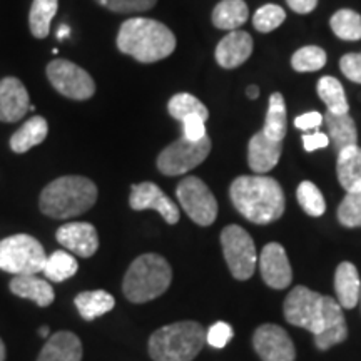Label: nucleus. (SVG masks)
<instances>
[{
  "label": "nucleus",
  "instance_id": "f257e3e1",
  "mask_svg": "<svg viewBox=\"0 0 361 361\" xmlns=\"http://www.w3.org/2000/svg\"><path fill=\"white\" fill-rule=\"evenodd\" d=\"M229 196L236 209L255 224H269L284 213V192L269 176H241L234 179Z\"/></svg>",
  "mask_w": 361,
  "mask_h": 361
},
{
  "label": "nucleus",
  "instance_id": "f03ea898",
  "mask_svg": "<svg viewBox=\"0 0 361 361\" xmlns=\"http://www.w3.org/2000/svg\"><path fill=\"white\" fill-rule=\"evenodd\" d=\"M117 47L137 62L152 64L174 52L176 37L161 22L146 17H133L121 25Z\"/></svg>",
  "mask_w": 361,
  "mask_h": 361
},
{
  "label": "nucleus",
  "instance_id": "7ed1b4c3",
  "mask_svg": "<svg viewBox=\"0 0 361 361\" xmlns=\"http://www.w3.org/2000/svg\"><path fill=\"white\" fill-rule=\"evenodd\" d=\"M97 201V188L84 176H62L44 188L40 211L54 219H71L84 214Z\"/></svg>",
  "mask_w": 361,
  "mask_h": 361
},
{
  "label": "nucleus",
  "instance_id": "20e7f679",
  "mask_svg": "<svg viewBox=\"0 0 361 361\" xmlns=\"http://www.w3.org/2000/svg\"><path fill=\"white\" fill-rule=\"evenodd\" d=\"M206 343V331L196 322H179L162 326L149 340V355L154 361H192Z\"/></svg>",
  "mask_w": 361,
  "mask_h": 361
},
{
  "label": "nucleus",
  "instance_id": "39448f33",
  "mask_svg": "<svg viewBox=\"0 0 361 361\" xmlns=\"http://www.w3.org/2000/svg\"><path fill=\"white\" fill-rule=\"evenodd\" d=\"M173 281V269L162 256L147 252L139 256L129 266L124 276V295L133 303H147L156 300L169 288Z\"/></svg>",
  "mask_w": 361,
  "mask_h": 361
},
{
  "label": "nucleus",
  "instance_id": "423d86ee",
  "mask_svg": "<svg viewBox=\"0 0 361 361\" xmlns=\"http://www.w3.org/2000/svg\"><path fill=\"white\" fill-rule=\"evenodd\" d=\"M44 247L29 234H13L0 241V269L13 276L37 274L45 264Z\"/></svg>",
  "mask_w": 361,
  "mask_h": 361
},
{
  "label": "nucleus",
  "instance_id": "0eeeda50",
  "mask_svg": "<svg viewBox=\"0 0 361 361\" xmlns=\"http://www.w3.org/2000/svg\"><path fill=\"white\" fill-rule=\"evenodd\" d=\"M221 246H223L224 259L231 274L239 281H246L256 269V246L252 238L241 226H226L221 233Z\"/></svg>",
  "mask_w": 361,
  "mask_h": 361
},
{
  "label": "nucleus",
  "instance_id": "6e6552de",
  "mask_svg": "<svg viewBox=\"0 0 361 361\" xmlns=\"http://www.w3.org/2000/svg\"><path fill=\"white\" fill-rule=\"evenodd\" d=\"M211 152V139L202 137L201 141H189L183 137L169 144L157 157V169L166 176L186 174L206 161Z\"/></svg>",
  "mask_w": 361,
  "mask_h": 361
},
{
  "label": "nucleus",
  "instance_id": "1a4fd4ad",
  "mask_svg": "<svg viewBox=\"0 0 361 361\" xmlns=\"http://www.w3.org/2000/svg\"><path fill=\"white\" fill-rule=\"evenodd\" d=\"M179 204L194 223L200 226H211L218 218V201L214 194L206 186L204 180L196 176H188L176 189Z\"/></svg>",
  "mask_w": 361,
  "mask_h": 361
},
{
  "label": "nucleus",
  "instance_id": "9d476101",
  "mask_svg": "<svg viewBox=\"0 0 361 361\" xmlns=\"http://www.w3.org/2000/svg\"><path fill=\"white\" fill-rule=\"evenodd\" d=\"M284 318L290 324L318 335L323 329V296L306 286H296L284 300Z\"/></svg>",
  "mask_w": 361,
  "mask_h": 361
},
{
  "label": "nucleus",
  "instance_id": "9b49d317",
  "mask_svg": "<svg viewBox=\"0 0 361 361\" xmlns=\"http://www.w3.org/2000/svg\"><path fill=\"white\" fill-rule=\"evenodd\" d=\"M47 78L59 94L74 101H85L96 92L89 72L66 59H56L47 66Z\"/></svg>",
  "mask_w": 361,
  "mask_h": 361
},
{
  "label": "nucleus",
  "instance_id": "f8f14e48",
  "mask_svg": "<svg viewBox=\"0 0 361 361\" xmlns=\"http://www.w3.org/2000/svg\"><path fill=\"white\" fill-rule=\"evenodd\" d=\"M252 346L261 361H295L296 358L290 335L278 324H263L256 329Z\"/></svg>",
  "mask_w": 361,
  "mask_h": 361
},
{
  "label": "nucleus",
  "instance_id": "ddd939ff",
  "mask_svg": "<svg viewBox=\"0 0 361 361\" xmlns=\"http://www.w3.org/2000/svg\"><path fill=\"white\" fill-rule=\"evenodd\" d=\"M129 206L134 211H144V209H154L164 218L166 223L176 224L180 218L179 207L174 204L171 197L166 196L161 191L159 186L154 183H141L134 184L130 188V197Z\"/></svg>",
  "mask_w": 361,
  "mask_h": 361
},
{
  "label": "nucleus",
  "instance_id": "4468645a",
  "mask_svg": "<svg viewBox=\"0 0 361 361\" xmlns=\"http://www.w3.org/2000/svg\"><path fill=\"white\" fill-rule=\"evenodd\" d=\"M259 269L263 281L273 290H284L291 284L293 271L286 251L278 243H269L259 256Z\"/></svg>",
  "mask_w": 361,
  "mask_h": 361
},
{
  "label": "nucleus",
  "instance_id": "2eb2a0df",
  "mask_svg": "<svg viewBox=\"0 0 361 361\" xmlns=\"http://www.w3.org/2000/svg\"><path fill=\"white\" fill-rule=\"evenodd\" d=\"M348 338V328H346L343 308L335 298L323 296V329L314 335L316 348L326 351L331 346L340 345Z\"/></svg>",
  "mask_w": 361,
  "mask_h": 361
},
{
  "label": "nucleus",
  "instance_id": "dca6fc26",
  "mask_svg": "<svg viewBox=\"0 0 361 361\" xmlns=\"http://www.w3.org/2000/svg\"><path fill=\"white\" fill-rule=\"evenodd\" d=\"M57 241L80 258H90L99 247L96 228L89 223H67L57 229Z\"/></svg>",
  "mask_w": 361,
  "mask_h": 361
},
{
  "label": "nucleus",
  "instance_id": "f3484780",
  "mask_svg": "<svg viewBox=\"0 0 361 361\" xmlns=\"http://www.w3.org/2000/svg\"><path fill=\"white\" fill-rule=\"evenodd\" d=\"M30 101L25 85L17 78L0 80V121L17 123L29 112Z\"/></svg>",
  "mask_w": 361,
  "mask_h": 361
},
{
  "label": "nucleus",
  "instance_id": "a211bd4d",
  "mask_svg": "<svg viewBox=\"0 0 361 361\" xmlns=\"http://www.w3.org/2000/svg\"><path fill=\"white\" fill-rule=\"evenodd\" d=\"M252 39L245 30H231L216 47V61L223 69H236L250 59Z\"/></svg>",
  "mask_w": 361,
  "mask_h": 361
},
{
  "label": "nucleus",
  "instance_id": "6ab92c4d",
  "mask_svg": "<svg viewBox=\"0 0 361 361\" xmlns=\"http://www.w3.org/2000/svg\"><path fill=\"white\" fill-rule=\"evenodd\" d=\"M283 142L273 141L263 130L256 133L251 137L250 147H247V162L255 173H268L278 164L281 157Z\"/></svg>",
  "mask_w": 361,
  "mask_h": 361
},
{
  "label": "nucleus",
  "instance_id": "aec40b11",
  "mask_svg": "<svg viewBox=\"0 0 361 361\" xmlns=\"http://www.w3.org/2000/svg\"><path fill=\"white\" fill-rule=\"evenodd\" d=\"M82 343L72 331H57L47 338L37 361H80Z\"/></svg>",
  "mask_w": 361,
  "mask_h": 361
},
{
  "label": "nucleus",
  "instance_id": "412c9836",
  "mask_svg": "<svg viewBox=\"0 0 361 361\" xmlns=\"http://www.w3.org/2000/svg\"><path fill=\"white\" fill-rule=\"evenodd\" d=\"M335 291L341 308L353 310L360 301L361 279L353 263H341L335 273Z\"/></svg>",
  "mask_w": 361,
  "mask_h": 361
},
{
  "label": "nucleus",
  "instance_id": "4be33fe9",
  "mask_svg": "<svg viewBox=\"0 0 361 361\" xmlns=\"http://www.w3.org/2000/svg\"><path fill=\"white\" fill-rule=\"evenodd\" d=\"M11 291L19 298H27L32 300L35 305L45 306L52 305L56 300V293H54L52 286L45 279L39 278L37 274H22V276H16L8 284Z\"/></svg>",
  "mask_w": 361,
  "mask_h": 361
},
{
  "label": "nucleus",
  "instance_id": "5701e85b",
  "mask_svg": "<svg viewBox=\"0 0 361 361\" xmlns=\"http://www.w3.org/2000/svg\"><path fill=\"white\" fill-rule=\"evenodd\" d=\"M323 123L326 124L328 137L329 141L335 144L338 152L343 151L345 147L356 146L358 130H356V124L350 114H333V112L328 111L323 116Z\"/></svg>",
  "mask_w": 361,
  "mask_h": 361
},
{
  "label": "nucleus",
  "instance_id": "b1692460",
  "mask_svg": "<svg viewBox=\"0 0 361 361\" xmlns=\"http://www.w3.org/2000/svg\"><path fill=\"white\" fill-rule=\"evenodd\" d=\"M49 133V124L42 116L30 117L27 123L17 129L11 137V147L17 154H24L30 149L45 141Z\"/></svg>",
  "mask_w": 361,
  "mask_h": 361
},
{
  "label": "nucleus",
  "instance_id": "393cba45",
  "mask_svg": "<svg viewBox=\"0 0 361 361\" xmlns=\"http://www.w3.org/2000/svg\"><path fill=\"white\" fill-rule=\"evenodd\" d=\"M250 17L245 0H221L213 11V24L223 30H236Z\"/></svg>",
  "mask_w": 361,
  "mask_h": 361
},
{
  "label": "nucleus",
  "instance_id": "a878e982",
  "mask_svg": "<svg viewBox=\"0 0 361 361\" xmlns=\"http://www.w3.org/2000/svg\"><path fill=\"white\" fill-rule=\"evenodd\" d=\"M74 303L78 306L79 314L82 316L85 322H92V319L99 318V316L109 313L114 308L116 300L112 298L111 293L96 290L80 293V295L75 296Z\"/></svg>",
  "mask_w": 361,
  "mask_h": 361
},
{
  "label": "nucleus",
  "instance_id": "bb28decb",
  "mask_svg": "<svg viewBox=\"0 0 361 361\" xmlns=\"http://www.w3.org/2000/svg\"><path fill=\"white\" fill-rule=\"evenodd\" d=\"M336 174L345 191L361 183V147L350 146L338 152Z\"/></svg>",
  "mask_w": 361,
  "mask_h": 361
},
{
  "label": "nucleus",
  "instance_id": "cd10ccee",
  "mask_svg": "<svg viewBox=\"0 0 361 361\" xmlns=\"http://www.w3.org/2000/svg\"><path fill=\"white\" fill-rule=\"evenodd\" d=\"M286 102L281 92H273L269 97L268 114H266V123L263 133L273 141L283 142L286 135Z\"/></svg>",
  "mask_w": 361,
  "mask_h": 361
},
{
  "label": "nucleus",
  "instance_id": "c85d7f7f",
  "mask_svg": "<svg viewBox=\"0 0 361 361\" xmlns=\"http://www.w3.org/2000/svg\"><path fill=\"white\" fill-rule=\"evenodd\" d=\"M318 96L326 104L328 111L333 114H350V104L345 96L341 82L331 75H324L318 80Z\"/></svg>",
  "mask_w": 361,
  "mask_h": 361
},
{
  "label": "nucleus",
  "instance_id": "c756f323",
  "mask_svg": "<svg viewBox=\"0 0 361 361\" xmlns=\"http://www.w3.org/2000/svg\"><path fill=\"white\" fill-rule=\"evenodd\" d=\"M59 0H34L30 7L29 25L35 39H45L51 32V22L56 17Z\"/></svg>",
  "mask_w": 361,
  "mask_h": 361
},
{
  "label": "nucleus",
  "instance_id": "7c9ffc66",
  "mask_svg": "<svg viewBox=\"0 0 361 361\" xmlns=\"http://www.w3.org/2000/svg\"><path fill=\"white\" fill-rule=\"evenodd\" d=\"M79 264L74 256L69 255L67 251H56L45 258L44 274L45 278L52 279L56 283H62L69 279L78 273Z\"/></svg>",
  "mask_w": 361,
  "mask_h": 361
},
{
  "label": "nucleus",
  "instance_id": "2f4dec72",
  "mask_svg": "<svg viewBox=\"0 0 361 361\" xmlns=\"http://www.w3.org/2000/svg\"><path fill=\"white\" fill-rule=\"evenodd\" d=\"M331 30L336 37L343 40H360L361 39V16L350 8H341L335 12L329 20Z\"/></svg>",
  "mask_w": 361,
  "mask_h": 361
},
{
  "label": "nucleus",
  "instance_id": "473e14b6",
  "mask_svg": "<svg viewBox=\"0 0 361 361\" xmlns=\"http://www.w3.org/2000/svg\"><path fill=\"white\" fill-rule=\"evenodd\" d=\"M168 111L169 114L178 121L186 119L188 116H201L202 119L206 121L207 117H209V111H207L204 104L188 92L176 94L174 97H171V101L168 104Z\"/></svg>",
  "mask_w": 361,
  "mask_h": 361
},
{
  "label": "nucleus",
  "instance_id": "72a5a7b5",
  "mask_svg": "<svg viewBox=\"0 0 361 361\" xmlns=\"http://www.w3.org/2000/svg\"><path fill=\"white\" fill-rule=\"evenodd\" d=\"M338 221L346 228H361V183L346 191L338 207Z\"/></svg>",
  "mask_w": 361,
  "mask_h": 361
},
{
  "label": "nucleus",
  "instance_id": "f704fd0d",
  "mask_svg": "<svg viewBox=\"0 0 361 361\" xmlns=\"http://www.w3.org/2000/svg\"><path fill=\"white\" fill-rule=\"evenodd\" d=\"M298 202L303 207L305 213L313 216V218H319L326 211V202L322 191H319L316 184L311 180H303V183L298 186Z\"/></svg>",
  "mask_w": 361,
  "mask_h": 361
},
{
  "label": "nucleus",
  "instance_id": "c9c22d12",
  "mask_svg": "<svg viewBox=\"0 0 361 361\" xmlns=\"http://www.w3.org/2000/svg\"><path fill=\"white\" fill-rule=\"evenodd\" d=\"M326 64V52L316 45H306L291 57L293 69L298 72H316Z\"/></svg>",
  "mask_w": 361,
  "mask_h": 361
},
{
  "label": "nucleus",
  "instance_id": "e433bc0d",
  "mask_svg": "<svg viewBox=\"0 0 361 361\" xmlns=\"http://www.w3.org/2000/svg\"><path fill=\"white\" fill-rule=\"evenodd\" d=\"M284 19H286V12L281 7L274 6V4H268V6H263L255 12L252 25H255V29L258 32L268 34L271 30L278 29L284 22Z\"/></svg>",
  "mask_w": 361,
  "mask_h": 361
},
{
  "label": "nucleus",
  "instance_id": "4c0bfd02",
  "mask_svg": "<svg viewBox=\"0 0 361 361\" xmlns=\"http://www.w3.org/2000/svg\"><path fill=\"white\" fill-rule=\"evenodd\" d=\"M99 6L117 13L142 12L156 6L157 0H96Z\"/></svg>",
  "mask_w": 361,
  "mask_h": 361
},
{
  "label": "nucleus",
  "instance_id": "58836bf2",
  "mask_svg": "<svg viewBox=\"0 0 361 361\" xmlns=\"http://www.w3.org/2000/svg\"><path fill=\"white\" fill-rule=\"evenodd\" d=\"M233 335H234L233 328L229 326L228 323L218 322V323H214L213 326L209 328V331L206 333V343H209L213 348L221 350L233 340Z\"/></svg>",
  "mask_w": 361,
  "mask_h": 361
},
{
  "label": "nucleus",
  "instance_id": "ea45409f",
  "mask_svg": "<svg viewBox=\"0 0 361 361\" xmlns=\"http://www.w3.org/2000/svg\"><path fill=\"white\" fill-rule=\"evenodd\" d=\"M183 123V135L189 141H201L206 137V119L201 116H188L186 119L180 121Z\"/></svg>",
  "mask_w": 361,
  "mask_h": 361
},
{
  "label": "nucleus",
  "instance_id": "a19ab883",
  "mask_svg": "<svg viewBox=\"0 0 361 361\" xmlns=\"http://www.w3.org/2000/svg\"><path fill=\"white\" fill-rule=\"evenodd\" d=\"M340 69L350 80L361 84V52L343 56L340 61Z\"/></svg>",
  "mask_w": 361,
  "mask_h": 361
},
{
  "label": "nucleus",
  "instance_id": "79ce46f5",
  "mask_svg": "<svg viewBox=\"0 0 361 361\" xmlns=\"http://www.w3.org/2000/svg\"><path fill=\"white\" fill-rule=\"evenodd\" d=\"M323 123V116L319 112H306V114L298 116L295 119V126L301 130H310L319 128Z\"/></svg>",
  "mask_w": 361,
  "mask_h": 361
},
{
  "label": "nucleus",
  "instance_id": "37998d69",
  "mask_svg": "<svg viewBox=\"0 0 361 361\" xmlns=\"http://www.w3.org/2000/svg\"><path fill=\"white\" fill-rule=\"evenodd\" d=\"M303 144L306 152H313L316 149H324L328 147L329 137L328 134L323 133H314V134H303Z\"/></svg>",
  "mask_w": 361,
  "mask_h": 361
},
{
  "label": "nucleus",
  "instance_id": "c03bdc74",
  "mask_svg": "<svg viewBox=\"0 0 361 361\" xmlns=\"http://www.w3.org/2000/svg\"><path fill=\"white\" fill-rule=\"evenodd\" d=\"M286 2L291 11L298 13H310L318 6V0H286Z\"/></svg>",
  "mask_w": 361,
  "mask_h": 361
},
{
  "label": "nucleus",
  "instance_id": "a18cd8bd",
  "mask_svg": "<svg viewBox=\"0 0 361 361\" xmlns=\"http://www.w3.org/2000/svg\"><path fill=\"white\" fill-rule=\"evenodd\" d=\"M69 34H71V29L67 25H62L61 29L57 30V39L59 40H64L66 37H69Z\"/></svg>",
  "mask_w": 361,
  "mask_h": 361
},
{
  "label": "nucleus",
  "instance_id": "49530a36",
  "mask_svg": "<svg viewBox=\"0 0 361 361\" xmlns=\"http://www.w3.org/2000/svg\"><path fill=\"white\" fill-rule=\"evenodd\" d=\"M246 94H247V97H250V99H258L259 87H258V85H250V87H247V90H246Z\"/></svg>",
  "mask_w": 361,
  "mask_h": 361
},
{
  "label": "nucleus",
  "instance_id": "de8ad7c7",
  "mask_svg": "<svg viewBox=\"0 0 361 361\" xmlns=\"http://www.w3.org/2000/svg\"><path fill=\"white\" fill-rule=\"evenodd\" d=\"M0 361H6V345L0 340Z\"/></svg>",
  "mask_w": 361,
  "mask_h": 361
},
{
  "label": "nucleus",
  "instance_id": "09e8293b",
  "mask_svg": "<svg viewBox=\"0 0 361 361\" xmlns=\"http://www.w3.org/2000/svg\"><path fill=\"white\" fill-rule=\"evenodd\" d=\"M39 335L42 338H49V328L47 326H42L39 329Z\"/></svg>",
  "mask_w": 361,
  "mask_h": 361
},
{
  "label": "nucleus",
  "instance_id": "8fccbe9b",
  "mask_svg": "<svg viewBox=\"0 0 361 361\" xmlns=\"http://www.w3.org/2000/svg\"><path fill=\"white\" fill-rule=\"evenodd\" d=\"M360 296H361V293H360Z\"/></svg>",
  "mask_w": 361,
  "mask_h": 361
}]
</instances>
